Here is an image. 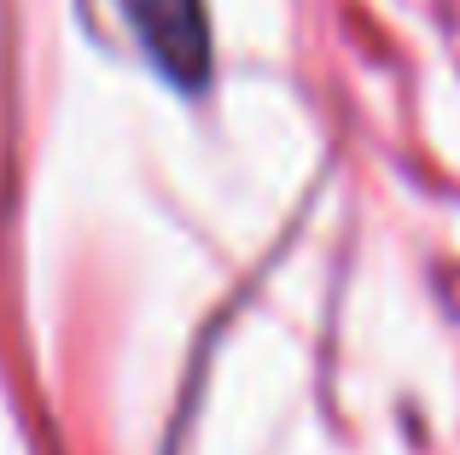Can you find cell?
Here are the masks:
<instances>
[{
    "mask_svg": "<svg viewBox=\"0 0 460 455\" xmlns=\"http://www.w3.org/2000/svg\"><path fill=\"white\" fill-rule=\"evenodd\" d=\"M140 53L175 88H204L210 76V12L204 0H117Z\"/></svg>",
    "mask_w": 460,
    "mask_h": 455,
    "instance_id": "cell-1",
    "label": "cell"
}]
</instances>
